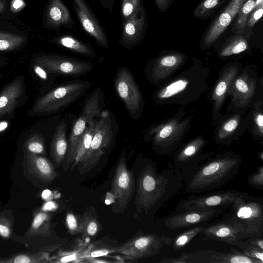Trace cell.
Listing matches in <instances>:
<instances>
[{
  "label": "cell",
  "instance_id": "cell-35",
  "mask_svg": "<svg viewBox=\"0 0 263 263\" xmlns=\"http://www.w3.org/2000/svg\"><path fill=\"white\" fill-rule=\"evenodd\" d=\"M36 170L39 175L44 179L52 180L56 177V172L52 164L45 158L31 156Z\"/></svg>",
  "mask_w": 263,
  "mask_h": 263
},
{
  "label": "cell",
  "instance_id": "cell-27",
  "mask_svg": "<svg viewBox=\"0 0 263 263\" xmlns=\"http://www.w3.org/2000/svg\"><path fill=\"white\" fill-rule=\"evenodd\" d=\"M246 115V126L252 137L262 143L263 139V101L258 100L249 108Z\"/></svg>",
  "mask_w": 263,
  "mask_h": 263
},
{
  "label": "cell",
  "instance_id": "cell-7",
  "mask_svg": "<svg viewBox=\"0 0 263 263\" xmlns=\"http://www.w3.org/2000/svg\"><path fill=\"white\" fill-rule=\"evenodd\" d=\"M113 137L111 122L109 111L101 112L97 121L90 147L77 165L81 173H85L95 167L110 145Z\"/></svg>",
  "mask_w": 263,
  "mask_h": 263
},
{
  "label": "cell",
  "instance_id": "cell-30",
  "mask_svg": "<svg viewBox=\"0 0 263 263\" xmlns=\"http://www.w3.org/2000/svg\"><path fill=\"white\" fill-rule=\"evenodd\" d=\"M248 47L247 37L241 34H236L231 36L227 40L218 55L220 58H226L238 54L247 50Z\"/></svg>",
  "mask_w": 263,
  "mask_h": 263
},
{
  "label": "cell",
  "instance_id": "cell-10",
  "mask_svg": "<svg viewBox=\"0 0 263 263\" xmlns=\"http://www.w3.org/2000/svg\"><path fill=\"white\" fill-rule=\"evenodd\" d=\"M118 96L125 105L130 116L137 119L143 106V99L134 78L126 67L120 68L114 80Z\"/></svg>",
  "mask_w": 263,
  "mask_h": 263
},
{
  "label": "cell",
  "instance_id": "cell-55",
  "mask_svg": "<svg viewBox=\"0 0 263 263\" xmlns=\"http://www.w3.org/2000/svg\"><path fill=\"white\" fill-rule=\"evenodd\" d=\"M258 157L260 158L262 161H263V153L262 152H260L258 154Z\"/></svg>",
  "mask_w": 263,
  "mask_h": 263
},
{
  "label": "cell",
  "instance_id": "cell-40",
  "mask_svg": "<svg viewBox=\"0 0 263 263\" xmlns=\"http://www.w3.org/2000/svg\"><path fill=\"white\" fill-rule=\"evenodd\" d=\"M25 146L32 154H43L45 152V147L43 137L39 134H35L26 141Z\"/></svg>",
  "mask_w": 263,
  "mask_h": 263
},
{
  "label": "cell",
  "instance_id": "cell-49",
  "mask_svg": "<svg viewBox=\"0 0 263 263\" xmlns=\"http://www.w3.org/2000/svg\"><path fill=\"white\" fill-rule=\"evenodd\" d=\"M34 71L37 76L43 80H47L48 76L45 69L38 64H35L33 67Z\"/></svg>",
  "mask_w": 263,
  "mask_h": 263
},
{
  "label": "cell",
  "instance_id": "cell-11",
  "mask_svg": "<svg viewBox=\"0 0 263 263\" xmlns=\"http://www.w3.org/2000/svg\"><path fill=\"white\" fill-rule=\"evenodd\" d=\"M100 92L96 89L89 96L85 103L81 116L75 122L68 142L66 166L68 169L73 162L79 141L88 123L101 114L100 107Z\"/></svg>",
  "mask_w": 263,
  "mask_h": 263
},
{
  "label": "cell",
  "instance_id": "cell-32",
  "mask_svg": "<svg viewBox=\"0 0 263 263\" xmlns=\"http://www.w3.org/2000/svg\"><path fill=\"white\" fill-rule=\"evenodd\" d=\"M256 0H247L237 13V17L233 23L232 31L241 34L246 30L247 21L251 13L256 7Z\"/></svg>",
  "mask_w": 263,
  "mask_h": 263
},
{
  "label": "cell",
  "instance_id": "cell-25",
  "mask_svg": "<svg viewBox=\"0 0 263 263\" xmlns=\"http://www.w3.org/2000/svg\"><path fill=\"white\" fill-rule=\"evenodd\" d=\"M47 28L58 30L62 27L71 28L75 25L68 8L62 0H48L45 13Z\"/></svg>",
  "mask_w": 263,
  "mask_h": 263
},
{
  "label": "cell",
  "instance_id": "cell-19",
  "mask_svg": "<svg viewBox=\"0 0 263 263\" xmlns=\"http://www.w3.org/2000/svg\"><path fill=\"white\" fill-rule=\"evenodd\" d=\"M147 26V14L143 4L130 17L122 23L119 43L128 49L139 45L144 37Z\"/></svg>",
  "mask_w": 263,
  "mask_h": 263
},
{
  "label": "cell",
  "instance_id": "cell-13",
  "mask_svg": "<svg viewBox=\"0 0 263 263\" xmlns=\"http://www.w3.org/2000/svg\"><path fill=\"white\" fill-rule=\"evenodd\" d=\"M186 59L184 54L179 51H171L161 54L148 63L146 76L153 84L164 82L181 67Z\"/></svg>",
  "mask_w": 263,
  "mask_h": 263
},
{
  "label": "cell",
  "instance_id": "cell-38",
  "mask_svg": "<svg viewBox=\"0 0 263 263\" xmlns=\"http://www.w3.org/2000/svg\"><path fill=\"white\" fill-rule=\"evenodd\" d=\"M229 244L240 248L247 256L263 262V250L250 245L246 241H241V239L233 240Z\"/></svg>",
  "mask_w": 263,
  "mask_h": 263
},
{
  "label": "cell",
  "instance_id": "cell-36",
  "mask_svg": "<svg viewBox=\"0 0 263 263\" xmlns=\"http://www.w3.org/2000/svg\"><path fill=\"white\" fill-rule=\"evenodd\" d=\"M24 42L25 38L21 35L9 32H0V51L16 49Z\"/></svg>",
  "mask_w": 263,
  "mask_h": 263
},
{
  "label": "cell",
  "instance_id": "cell-28",
  "mask_svg": "<svg viewBox=\"0 0 263 263\" xmlns=\"http://www.w3.org/2000/svg\"><path fill=\"white\" fill-rule=\"evenodd\" d=\"M54 42L61 47L76 53L91 58L96 57L95 49L91 45L73 35L68 34L59 35L54 39Z\"/></svg>",
  "mask_w": 263,
  "mask_h": 263
},
{
  "label": "cell",
  "instance_id": "cell-47",
  "mask_svg": "<svg viewBox=\"0 0 263 263\" xmlns=\"http://www.w3.org/2000/svg\"><path fill=\"white\" fill-rule=\"evenodd\" d=\"M155 1L159 11L164 12L170 8L174 0H155Z\"/></svg>",
  "mask_w": 263,
  "mask_h": 263
},
{
  "label": "cell",
  "instance_id": "cell-39",
  "mask_svg": "<svg viewBox=\"0 0 263 263\" xmlns=\"http://www.w3.org/2000/svg\"><path fill=\"white\" fill-rule=\"evenodd\" d=\"M142 4V0H122L120 5L122 23L130 17Z\"/></svg>",
  "mask_w": 263,
  "mask_h": 263
},
{
  "label": "cell",
  "instance_id": "cell-54",
  "mask_svg": "<svg viewBox=\"0 0 263 263\" xmlns=\"http://www.w3.org/2000/svg\"><path fill=\"white\" fill-rule=\"evenodd\" d=\"M53 203L52 202H47L43 206V210H48L52 208Z\"/></svg>",
  "mask_w": 263,
  "mask_h": 263
},
{
  "label": "cell",
  "instance_id": "cell-48",
  "mask_svg": "<svg viewBox=\"0 0 263 263\" xmlns=\"http://www.w3.org/2000/svg\"><path fill=\"white\" fill-rule=\"evenodd\" d=\"M250 245L263 250V240L262 237L252 236L246 241Z\"/></svg>",
  "mask_w": 263,
  "mask_h": 263
},
{
  "label": "cell",
  "instance_id": "cell-45",
  "mask_svg": "<svg viewBox=\"0 0 263 263\" xmlns=\"http://www.w3.org/2000/svg\"><path fill=\"white\" fill-rule=\"evenodd\" d=\"M6 262L15 263H29L39 262L36 260V257L29 255H20L13 257L10 260Z\"/></svg>",
  "mask_w": 263,
  "mask_h": 263
},
{
  "label": "cell",
  "instance_id": "cell-2",
  "mask_svg": "<svg viewBox=\"0 0 263 263\" xmlns=\"http://www.w3.org/2000/svg\"><path fill=\"white\" fill-rule=\"evenodd\" d=\"M241 162V157L232 152L217 155L189 177L187 192L199 193L223 186L237 174Z\"/></svg>",
  "mask_w": 263,
  "mask_h": 263
},
{
  "label": "cell",
  "instance_id": "cell-21",
  "mask_svg": "<svg viewBox=\"0 0 263 263\" xmlns=\"http://www.w3.org/2000/svg\"><path fill=\"white\" fill-rule=\"evenodd\" d=\"M202 232L206 238L228 244L236 239L246 238L242 224L233 215L223 221L204 227Z\"/></svg>",
  "mask_w": 263,
  "mask_h": 263
},
{
  "label": "cell",
  "instance_id": "cell-37",
  "mask_svg": "<svg viewBox=\"0 0 263 263\" xmlns=\"http://www.w3.org/2000/svg\"><path fill=\"white\" fill-rule=\"evenodd\" d=\"M203 229V227L196 226L182 233L174 239L172 242L173 248L176 250L183 248L197 235L202 232Z\"/></svg>",
  "mask_w": 263,
  "mask_h": 263
},
{
  "label": "cell",
  "instance_id": "cell-17",
  "mask_svg": "<svg viewBox=\"0 0 263 263\" xmlns=\"http://www.w3.org/2000/svg\"><path fill=\"white\" fill-rule=\"evenodd\" d=\"M135 189L134 177L126 165V157L123 153L116 166L111 191L118 206L125 209L133 196Z\"/></svg>",
  "mask_w": 263,
  "mask_h": 263
},
{
  "label": "cell",
  "instance_id": "cell-53",
  "mask_svg": "<svg viewBox=\"0 0 263 263\" xmlns=\"http://www.w3.org/2000/svg\"><path fill=\"white\" fill-rule=\"evenodd\" d=\"M6 8V1L0 0V13L3 12Z\"/></svg>",
  "mask_w": 263,
  "mask_h": 263
},
{
  "label": "cell",
  "instance_id": "cell-8",
  "mask_svg": "<svg viewBox=\"0 0 263 263\" xmlns=\"http://www.w3.org/2000/svg\"><path fill=\"white\" fill-rule=\"evenodd\" d=\"M173 240L164 235L141 233L115 248L114 252L128 260L141 259L157 255L164 246L170 245Z\"/></svg>",
  "mask_w": 263,
  "mask_h": 263
},
{
  "label": "cell",
  "instance_id": "cell-4",
  "mask_svg": "<svg viewBox=\"0 0 263 263\" xmlns=\"http://www.w3.org/2000/svg\"><path fill=\"white\" fill-rule=\"evenodd\" d=\"M260 80L254 67L249 66L242 69L232 82L228 91L230 98L227 112L247 110L259 99Z\"/></svg>",
  "mask_w": 263,
  "mask_h": 263
},
{
  "label": "cell",
  "instance_id": "cell-18",
  "mask_svg": "<svg viewBox=\"0 0 263 263\" xmlns=\"http://www.w3.org/2000/svg\"><path fill=\"white\" fill-rule=\"evenodd\" d=\"M247 0H231L216 16L204 33L201 42L203 48L211 47L227 29Z\"/></svg>",
  "mask_w": 263,
  "mask_h": 263
},
{
  "label": "cell",
  "instance_id": "cell-46",
  "mask_svg": "<svg viewBox=\"0 0 263 263\" xmlns=\"http://www.w3.org/2000/svg\"><path fill=\"white\" fill-rule=\"evenodd\" d=\"M188 257L189 253H183L178 257L163 259L158 262L161 263H187Z\"/></svg>",
  "mask_w": 263,
  "mask_h": 263
},
{
  "label": "cell",
  "instance_id": "cell-6",
  "mask_svg": "<svg viewBox=\"0 0 263 263\" xmlns=\"http://www.w3.org/2000/svg\"><path fill=\"white\" fill-rule=\"evenodd\" d=\"M233 216L242 224L246 238L262 237L263 200L242 192L231 204Z\"/></svg>",
  "mask_w": 263,
  "mask_h": 263
},
{
  "label": "cell",
  "instance_id": "cell-50",
  "mask_svg": "<svg viewBox=\"0 0 263 263\" xmlns=\"http://www.w3.org/2000/svg\"><path fill=\"white\" fill-rule=\"evenodd\" d=\"M101 5L110 13L112 12L115 0H98Z\"/></svg>",
  "mask_w": 263,
  "mask_h": 263
},
{
  "label": "cell",
  "instance_id": "cell-15",
  "mask_svg": "<svg viewBox=\"0 0 263 263\" xmlns=\"http://www.w3.org/2000/svg\"><path fill=\"white\" fill-rule=\"evenodd\" d=\"M246 111H232L217 120L214 132L215 141L217 144L229 146L243 133L247 129Z\"/></svg>",
  "mask_w": 263,
  "mask_h": 263
},
{
  "label": "cell",
  "instance_id": "cell-26",
  "mask_svg": "<svg viewBox=\"0 0 263 263\" xmlns=\"http://www.w3.org/2000/svg\"><path fill=\"white\" fill-rule=\"evenodd\" d=\"M23 91L20 78L9 83L0 93V117L11 112L17 104Z\"/></svg>",
  "mask_w": 263,
  "mask_h": 263
},
{
  "label": "cell",
  "instance_id": "cell-12",
  "mask_svg": "<svg viewBox=\"0 0 263 263\" xmlns=\"http://www.w3.org/2000/svg\"><path fill=\"white\" fill-rule=\"evenodd\" d=\"M35 62L50 72L66 76L85 74L93 68L88 61L60 54L40 55Z\"/></svg>",
  "mask_w": 263,
  "mask_h": 263
},
{
  "label": "cell",
  "instance_id": "cell-24",
  "mask_svg": "<svg viewBox=\"0 0 263 263\" xmlns=\"http://www.w3.org/2000/svg\"><path fill=\"white\" fill-rule=\"evenodd\" d=\"M218 214L215 208L187 210L170 217L164 223L170 230H175L208 221Z\"/></svg>",
  "mask_w": 263,
  "mask_h": 263
},
{
  "label": "cell",
  "instance_id": "cell-1",
  "mask_svg": "<svg viewBox=\"0 0 263 263\" xmlns=\"http://www.w3.org/2000/svg\"><path fill=\"white\" fill-rule=\"evenodd\" d=\"M210 68L195 61L186 69L171 77L154 96L160 105H187L197 100L208 87Z\"/></svg>",
  "mask_w": 263,
  "mask_h": 263
},
{
  "label": "cell",
  "instance_id": "cell-34",
  "mask_svg": "<svg viewBox=\"0 0 263 263\" xmlns=\"http://www.w3.org/2000/svg\"><path fill=\"white\" fill-rule=\"evenodd\" d=\"M100 225L97 219L91 214L85 213L81 220V232L83 239L92 238L98 234Z\"/></svg>",
  "mask_w": 263,
  "mask_h": 263
},
{
  "label": "cell",
  "instance_id": "cell-44",
  "mask_svg": "<svg viewBox=\"0 0 263 263\" xmlns=\"http://www.w3.org/2000/svg\"><path fill=\"white\" fill-rule=\"evenodd\" d=\"M50 217L49 215L44 212L37 214L32 223V228L35 230L38 229L43 225L49 227Z\"/></svg>",
  "mask_w": 263,
  "mask_h": 263
},
{
  "label": "cell",
  "instance_id": "cell-31",
  "mask_svg": "<svg viewBox=\"0 0 263 263\" xmlns=\"http://www.w3.org/2000/svg\"><path fill=\"white\" fill-rule=\"evenodd\" d=\"M96 122L97 121L93 119L87 124L85 132L79 141L73 162L71 165V171L77 166L88 151L94 133Z\"/></svg>",
  "mask_w": 263,
  "mask_h": 263
},
{
  "label": "cell",
  "instance_id": "cell-5",
  "mask_svg": "<svg viewBox=\"0 0 263 263\" xmlns=\"http://www.w3.org/2000/svg\"><path fill=\"white\" fill-rule=\"evenodd\" d=\"M168 180L147 165L140 173L137 180L135 203L139 212L147 213L164 194Z\"/></svg>",
  "mask_w": 263,
  "mask_h": 263
},
{
  "label": "cell",
  "instance_id": "cell-42",
  "mask_svg": "<svg viewBox=\"0 0 263 263\" xmlns=\"http://www.w3.org/2000/svg\"><path fill=\"white\" fill-rule=\"evenodd\" d=\"M248 183L257 189L263 190V165L257 167V171L250 175L247 179Z\"/></svg>",
  "mask_w": 263,
  "mask_h": 263
},
{
  "label": "cell",
  "instance_id": "cell-9",
  "mask_svg": "<svg viewBox=\"0 0 263 263\" xmlns=\"http://www.w3.org/2000/svg\"><path fill=\"white\" fill-rule=\"evenodd\" d=\"M85 82H75L61 85L39 99L35 104L33 112L47 113L59 110L78 99L88 88Z\"/></svg>",
  "mask_w": 263,
  "mask_h": 263
},
{
  "label": "cell",
  "instance_id": "cell-20",
  "mask_svg": "<svg viewBox=\"0 0 263 263\" xmlns=\"http://www.w3.org/2000/svg\"><path fill=\"white\" fill-rule=\"evenodd\" d=\"M231 252L201 250L189 253L187 263H263L231 246Z\"/></svg>",
  "mask_w": 263,
  "mask_h": 263
},
{
  "label": "cell",
  "instance_id": "cell-41",
  "mask_svg": "<svg viewBox=\"0 0 263 263\" xmlns=\"http://www.w3.org/2000/svg\"><path fill=\"white\" fill-rule=\"evenodd\" d=\"M65 223L68 232L71 235L81 232V220L79 221L72 212H68L65 218Z\"/></svg>",
  "mask_w": 263,
  "mask_h": 263
},
{
  "label": "cell",
  "instance_id": "cell-33",
  "mask_svg": "<svg viewBox=\"0 0 263 263\" xmlns=\"http://www.w3.org/2000/svg\"><path fill=\"white\" fill-rule=\"evenodd\" d=\"M227 0H202L194 11V17L202 20L208 19Z\"/></svg>",
  "mask_w": 263,
  "mask_h": 263
},
{
  "label": "cell",
  "instance_id": "cell-16",
  "mask_svg": "<svg viewBox=\"0 0 263 263\" xmlns=\"http://www.w3.org/2000/svg\"><path fill=\"white\" fill-rule=\"evenodd\" d=\"M242 65L235 62L228 63L222 69L219 77L212 91L211 99L213 102L212 123L215 124L222 116L220 109L228 97V91L236 76L240 72Z\"/></svg>",
  "mask_w": 263,
  "mask_h": 263
},
{
  "label": "cell",
  "instance_id": "cell-51",
  "mask_svg": "<svg viewBox=\"0 0 263 263\" xmlns=\"http://www.w3.org/2000/svg\"><path fill=\"white\" fill-rule=\"evenodd\" d=\"M10 231L8 227L4 224H0V235L3 237L7 238L9 236Z\"/></svg>",
  "mask_w": 263,
  "mask_h": 263
},
{
  "label": "cell",
  "instance_id": "cell-43",
  "mask_svg": "<svg viewBox=\"0 0 263 263\" xmlns=\"http://www.w3.org/2000/svg\"><path fill=\"white\" fill-rule=\"evenodd\" d=\"M263 14V3L255 7L247 21L246 28L251 29L255 24L261 17Z\"/></svg>",
  "mask_w": 263,
  "mask_h": 263
},
{
  "label": "cell",
  "instance_id": "cell-22",
  "mask_svg": "<svg viewBox=\"0 0 263 263\" xmlns=\"http://www.w3.org/2000/svg\"><path fill=\"white\" fill-rule=\"evenodd\" d=\"M242 192L235 190L220 191L202 196H192L181 202L185 210L215 208L232 204Z\"/></svg>",
  "mask_w": 263,
  "mask_h": 263
},
{
  "label": "cell",
  "instance_id": "cell-29",
  "mask_svg": "<svg viewBox=\"0 0 263 263\" xmlns=\"http://www.w3.org/2000/svg\"><path fill=\"white\" fill-rule=\"evenodd\" d=\"M68 141L66 138V124L61 123L56 128L51 143V155L58 166H60L66 157Z\"/></svg>",
  "mask_w": 263,
  "mask_h": 263
},
{
  "label": "cell",
  "instance_id": "cell-23",
  "mask_svg": "<svg viewBox=\"0 0 263 263\" xmlns=\"http://www.w3.org/2000/svg\"><path fill=\"white\" fill-rule=\"evenodd\" d=\"M205 140L202 137H198L187 143L175 157L176 167L185 171L192 170V168L207 159L210 154H201Z\"/></svg>",
  "mask_w": 263,
  "mask_h": 263
},
{
  "label": "cell",
  "instance_id": "cell-3",
  "mask_svg": "<svg viewBox=\"0 0 263 263\" xmlns=\"http://www.w3.org/2000/svg\"><path fill=\"white\" fill-rule=\"evenodd\" d=\"M185 112L180 109L166 122L152 128L149 136L152 137L153 148L162 155L170 154L180 145L189 130L192 115L184 117Z\"/></svg>",
  "mask_w": 263,
  "mask_h": 263
},
{
  "label": "cell",
  "instance_id": "cell-52",
  "mask_svg": "<svg viewBox=\"0 0 263 263\" xmlns=\"http://www.w3.org/2000/svg\"><path fill=\"white\" fill-rule=\"evenodd\" d=\"M8 126V122L6 121L0 122V132L4 131Z\"/></svg>",
  "mask_w": 263,
  "mask_h": 263
},
{
  "label": "cell",
  "instance_id": "cell-14",
  "mask_svg": "<svg viewBox=\"0 0 263 263\" xmlns=\"http://www.w3.org/2000/svg\"><path fill=\"white\" fill-rule=\"evenodd\" d=\"M73 9L83 29L96 43L106 49L109 48L106 32L86 0H72Z\"/></svg>",
  "mask_w": 263,
  "mask_h": 263
}]
</instances>
